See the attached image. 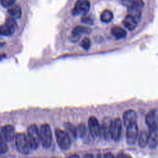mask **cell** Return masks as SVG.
Returning <instances> with one entry per match:
<instances>
[{"mask_svg":"<svg viewBox=\"0 0 158 158\" xmlns=\"http://www.w3.org/2000/svg\"><path fill=\"white\" fill-rule=\"evenodd\" d=\"M14 129L10 125H5L1 128V134L2 138L6 141H10L14 138Z\"/></svg>","mask_w":158,"mask_h":158,"instance_id":"cell-13","label":"cell"},{"mask_svg":"<svg viewBox=\"0 0 158 158\" xmlns=\"http://www.w3.org/2000/svg\"><path fill=\"white\" fill-rule=\"evenodd\" d=\"M88 128L91 135L93 137L98 136L100 133V126L98 119L91 116L88 119Z\"/></svg>","mask_w":158,"mask_h":158,"instance_id":"cell-10","label":"cell"},{"mask_svg":"<svg viewBox=\"0 0 158 158\" xmlns=\"http://www.w3.org/2000/svg\"><path fill=\"white\" fill-rule=\"evenodd\" d=\"M15 144L17 150L23 154L29 153L31 147L27 136L24 133H18L15 137Z\"/></svg>","mask_w":158,"mask_h":158,"instance_id":"cell-2","label":"cell"},{"mask_svg":"<svg viewBox=\"0 0 158 158\" xmlns=\"http://www.w3.org/2000/svg\"><path fill=\"white\" fill-rule=\"evenodd\" d=\"M7 150H8V147L7 144L5 143V142L0 145V154L5 153L7 151Z\"/></svg>","mask_w":158,"mask_h":158,"instance_id":"cell-28","label":"cell"},{"mask_svg":"<svg viewBox=\"0 0 158 158\" xmlns=\"http://www.w3.org/2000/svg\"><path fill=\"white\" fill-rule=\"evenodd\" d=\"M16 0H0L1 5L5 7H10L14 6Z\"/></svg>","mask_w":158,"mask_h":158,"instance_id":"cell-24","label":"cell"},{"mask_svg":"<svg viewBox=\"0 0 158 158\" xmlns=\"http://www.w3.org/2000/svg\"><path fill=\"white\" fill-rule=\"evenodd\" d=\"M17 25L15 19L10 17L6 20L4 25L0 26V35L10 36L14 33Z\"/></svg>","mask_w":158,"mask_h":158,"instance_id":"cell-7","label":"cell"},{"mask_svg":"<svg viewBox=\"0 0 158 158\" xmlns=\"http://www.w3.org/2000/svg\"><path fill=\"white\" fill-rule=\"evenodd\" d=\"M89 8H90V4L88 1L78 0L76 2L72 10V13L75 15L86 14L89 11Z\"/></svg>","mask_w":158,"mask_h":158,"instance_id":"cell-8","label":"cell"},{"mask_svg":"<svg viewBox=\"0 0 158 158\" xmlns=\"http://www.w3.org/2000/svg\"><path fill=\"white\" fill-rule=\"evenodd\" d=\"M114 15L109 10H104L101 15V20L104 23H109L112 20Z\"/></svg>","mask_w":158,"mask_h":158,"instance_id":"cell-22","label":"cell"},{"mask_svg":"<svg viewBox=\"0 0 158 158\" xmlns=\"http://www.w3.org/2000/svg\"><path fill=\"white\" fill-rule=\"evenodd\" d=\"M123 23L127 29L131 31L136 28L138 24V21L131 16L128 15L124 19Z\"/></svg>","mask_w":158,"mask_h":158,"instance_id":"cell-14","label":"cell"},{"mask_svg":"<svg viewBox=\"0 0 158 158\" xmlns=\"http://www.w3.org/2000/svg\"><path fill=\"white\" fill-rule=\"evenodd\" d=\"M157 112L156 110H151L146 116V123L149 127V129H158L157 120Z\"/></svg>","mask_w":158,"mask_h":158,"instance_id":"cell-9","label":"cell"},{"mask_svg":"<svg viewBox=\"0 0 158 158\" xmlns=\"http://www.w3.org/2000/svg\"><path fill=\"white\" fill-rule=\"evenodd\" d=\"M138 136V127L136 122L127 127L126 131V140L129 145H133Z\"/></svg>","mask_w":158,"mask_h":158,"instance_id":"cell-6","label":"cell"},{"mask_svg":"<svg viewBox=\"0 0 158 158\" xmlns=\"http://www.w3.org/2000/svg\"><path fill=\"white\" fill-rule=\"evenodd\" d=\"M158 129H149L148 145L151 149H155L158 143Z\"/></svg>","mask_w":158,"mask_h":158,"instance_id":"cell-12","label":"cell"},{"mask_svg":"<svg viewBox=\"0 0 158 158\" xmlns=\"http://www.w3.org/2000/svg\"><path fill=\"white\" fill-rule=\"evenodd\" d=\"M68 158H80V157L77 154H72V155H70V156H69Z\"/></svg>","mask_w":158,"mask_h":158,"instance_id":"cell-33","label":"cell"},{"mask_svg":"<svg viewBox=\"0 0 158 158\" xmlns=\"http://www.w3.org/2000/svg\"><path fill=\"white\" fill-rule=\"evenodd\" d=\"M87 133L86 128L85 125L81 124L77 128V136L80 137H84Z\"/></svg>","mask_w":158,"mask_h":158,"instance_id":"cell-23","label":"cell"},{"mask_svg":"<svg viewBox=\"0 0 158 158\" xmlns=\"http://www.w3.org/2000/svg\"></svg>","mask_w":158,"mask_h":158,"instance_id":"cell-36","label":"cell"},{"mask_svg":"<svg viewBox=\"0 0 158 158\" xmlns=\"http://www.w3.org/2000/svg\"><path fill=\"white\" fill-rule=\"evenodd\" d=\"M116 158H133L130 155L126 153H119L117 154Z\"/></svg>","mask_w":158,"mask_h":158,"instance_id":"cell-29","label":"cell"},{"mask_svg":"<svg viewBox=\"0 0 158 158\" xmlns=\"http://www.w3.org/2000/svg\"><path fill=\"white\" fill-rule=\"evenodd\" d=\"M110 121L108 119H104L101 127H100V133H101L105 138H108L110 136L109 128Z\"/></svg>","mask_w":158,"mask_h":158,"instance_id":"cell-16","label":"cell"},{"mask_svg":"<svg viewBox=\"0 0 158 158\" xmlns=\"http://www.w3.org/2000/svg\"><path fill=\"white\" fill-rule=\"evenodd\" d=\"M81 20L83 22V23H87L88 25H92L93 24V19L88 15H83L81 19Z\"/></svg>","mask_w":158,"mask_h":158,"instance_id":"cell-25","label":"cell"},{"mask_svg":"<svg viewBox=\"0 0 158 158\" xmlns=\"http://www.w3.org/2000/svg\"><path fill=\"white\" fill-rule=\"evenodd\" d=\"M93 158H101V156L99 154H98L95 157H94Z\"/></svg>","mask_w":158,"mask_h":158,"instance_id":"cell-35","label":"cell"},{"mask_svg":"<svg viewBox=\"0 0 158 158\" xmlns=\"http://www.w3.org/2000/svg\"><path fill=\"white\" fill-rule=\"evenodd\" d=\"M140 9L141 8L139 7H128V15L131 16L138 21L140 19L141 16V11Z\"/></svg>","mask_w":158,"mask_h":158,"instance_id":"cell-20","label":"cell"},{"mask_svg":"<svg viewBox=\"0 0 158 158\" xmlns=\"http://www.w3.org/2000/svg\"><path fill=\"white\" fill-rule=\"evenodd\" d=\"M10 17L14 19H19L22 15V10L19 6H12L8 9L7 10Z\"/></svg>","mask_w":158,"mask_h":158,"instance_id":"cell-18","label":"cell"},{"mask_svg":"<svg viewBox=\"0 0 158 158\" xmlns=\"http://www.w3.org/2000/svg\"><path fill=\"white\" fill-rule=\"evenodd\" d=\"M138 144L141 148H144L148 144V132L145 130H142L138 134Z\"/></svg>","mask_w":158,"mask_h":158,"instance_id":"cell-15","label":"cell"},{"mask_svg":"<svg viewBox=\"0 0 158 158\" xmlns=\"http://www.w3.org/2000/svg\"><path fill=\"white\" fill-rule=\"evenodd\" d=\"M123 123L125 126L128 127V125L136 122L137 115L135 110L132 109H129L126 110L123 115Z\"/></svg>","mask_w":158,"mask_h":158,"instance_id":"cell-11","label":"cell"},{"mask_svg":"<svg viewBox=\"0 0 158 158\" xmlns=\"http://www.w3.org/2000/svg\"><path fill=\"white\" fill-rule=\"evenodd\" d=\"M31 149H36L40 142V131L35 124H32L28 128L27 136Z\"/></svg>","mask_w":158,"mask_h":158,"instance_id":"cell-1","label":"cell"},{"mask_svg":"<svg viewBox=\"0 0 158 158\" xmlns=\"http://www.w3.org/2000/svg\"><path fill=\"white\" fill-rule=\"evenodd\" d=\"M80 38L79 36H77V35H72L71 37H70V40L72 41H77Z\"/></svg>","mask_w":158,"mask_h":158,"instance_id":"cell-30","label":"cell"},{"mask_svg":"<svg viewBox=\"0 0 158 158\" xmlns=\"http://www.w3.org/2000/svg\"><path fill=\"white\" fill-rule=\"evenodd\" d=\"M122 131V122L119 118H115L110 121L109 132L110 137L115 141L119 140Z\"/></svg>","mask_w":158,"mask_h":158,"instance_id":"cell-5","label":"cell"},{"mask_svg":"<svg viewBox=\"0 0 158 158\" xmlns=\"http://www.w3.org/2000/svg\"><path fill=\"white\" fill-rule=\"evenodd\" d=\"M111 33L117 38L122 39L127 36L126 31L120 27H114L111 29Z\"/></svg>","mask_w":158,"mask_h":158,"instance_id":"cell-17","label":"cell"},{"mask_svg":"<svg viewBox=\"0 0 158 158\" xmlns=\"http://www.w3.org/2000/svg\"><path fill=\"white\" fill-rule=\"evenodd\" d=\"M90 45H91V41L88 38H85L81 43V46L85 49H89L90 47Z\"/></svg>","mask_w":158,"mask_h":158,"instance_id":"cell-26","label":"cell"},{"mask_svg":"<svg viewBox=\"0 0 158 158\" xmlns=\"http://www.w3.org/2000/svg\"><path fill=\"white\" fill-rule=\"evenodd\" d=\"M57 143L61 149L66 150L69 149L71 144V140L69 134L62 130L57 129L55 131Z\"/></svg>","mask_w":158,"mask_h":158,"instance_id":"cell-3","label":"cell"},{"mask_svg":"<svg viewBox=\"0 0 158 158\" xmlns=\"http://www.w3.org/2000/svg\"><path fill=\"white\" fill-rule=\"evenodd\" d=\"M104 158H115L114 155L112 154H111L110 152H107L104 154Z\"/></svg>","mask_w":158,"mask_h":158,"instance_id":"cell-31","label":"cell"},{"mask_svg":"<svg viewBox=\"0 0 158 158\" xmlns=\"http://www.w3.org/2000/svg\"><path fill=\"white\" fill-rule=\"evenodd\" d=\"M40 141L44 148H49L52 142V132L48 124H43L40 130Z\"/></svg>","mask_w":158,"mask_h":158,"instance_id":"cell-4","label":"cell"},{"mask_svg":"<svg viewBox=\"0 0 158 158\" xmlns=\"http://www.w3.org/2000/svg\"><path fill=\"white\" fill-rule=\"evenodd\" d=\"M123 4L128 7L141 8L144 6L143 0H122Z\"/></svg>","mask_w":158,"mask_h":158,"instance_id":"cell-19","label":"cell"},{"mask_svg":"<svg viewBox=\"0 0 158 158\" xmlns=\"http://www.w3.org/2000/svg\"><path fill=\"white\" fill-rule=\"evenodd\" d=\"M65 128H67L75 136H77V128H75L73 125L67 123H65Z\"/></svg>","mask_w":158,"mask_h":158,"instance_id":"cell-27","label":"cell"},{"mask_svg":"<svg viewBox=\"0 0 158 158\" xmlns=\"http://www.w3.org/2000/svg\"><path fill=\"white\" fill-rule=\"evenodd\" d=\"M90 31H91L90 28L88 27H83V26H77L73 29L72 31V35L80 36L81 35L84 33H89Z\"/></svg>","mask_w":158,"mask_h":158,"instance_id":"cell-21","label":"cell"},{"mask_svg":"<svg viewBox=\"0 0 158 158\" xmlns=\"http://www.w3.org/2000/svg\"><path fill=\"white\" fill-rule=\"evenodd\" d=\"M93 157H94V156L91 154H86L83 157V158H93Z\"/></svg>","mask_w":158,"mask_h":158,"instance_id":"cell-32","label":"cell"},{"mask_svg":"<svg viewBox=\"0 0 158 158\" xmlns=\"http://www.w3.org/2000/svg\"><path fill=\"white\" fill-rule=\"evenodd\" d=\"M2 134H1V133L0 132V145L1 144H2L3 143H4V141H3V139H2Z\"/></svg>","mask_w":158,"mask_h":158,"instance_id":"cell-34","label":"cell"}]
</instances>
